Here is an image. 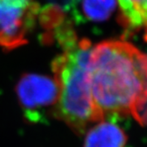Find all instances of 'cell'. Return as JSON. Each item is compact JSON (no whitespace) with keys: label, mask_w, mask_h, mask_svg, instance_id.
Instances as JSON below:
<instances>
[{"label":"cell","mask_w":147,"mask_h":147,"mask_svg":"<svg viewBox=\"0 0 147 147\" xmlns=\"http://www.w3.org/2000/svg\"><path fill=\"white\" fill-rule=\"evenodd\" d=\"M93 102L107 114L131 115L141 124L147 104V55L121 40L93 46L89 60Z\"/></svg>","instance_id":"cell-1"},{"label":"cell","mask_w":147,"mask_h":147,"mask_svg":"<svg viewBox=\"0 0 147 147\" xmlns=\"http://www.w3.org/2000/svg\"><path fill=\"white\" fill-rule=\"evenodd\" d=\"M58 40L63 52L51 63L53 78L59 87L53 115L75 133L82 135L90 123L105 120L90 91L89 60L92 45L90 40H78L72 28L59 33Z\"/></svg>","instance_id":"cell-2"},{"label":"cell","mask_w":147,"mask_h":147,"mask_svg":"<svg viewBox=\"0 0 147 147\" xmlns=\"http://www.w3.org/2000/svg\"><path fill=\"white\" fill-rule=\"evenodd\" d=\"M38 13L36 0H0V46L13 50L25 45Z\"/></svg>","instance_id":"cell-3"},{"label":"cell","mask_w":147,"mask_h":147,"mask_svg":"<svg viewBox=\"0 0 147 147\" xmlns=\"http://www.w3.org/2000/svg\"><path fill=\"white\" fill-rule=\"evenodd\" d=\"M16 93L26 117L29 121H37L40 111L54 108L59 98V87L54 78L28 74L18 82Z\"/></svg>","instance_id":"cell-4"},{"label":"cell","mask_w":147,"mask_h":147,"mask_svg":"<svg viewBox=\"0 0 147 147\" xmlns=\"http://www.w3.org/2000/svg\"><path fill=\"white\" fill-rule=\"evenodd\" d=\"M127 140V135L118 125L103 121L88 131L83 146L124 147Z\"/></svg>","instance_id":"cell-5"},{"label":"cell","mask_w":147,"mask_h":147,"mask_svg":"<svg viewBox=\"0 0 147 147\" xmlns=\"http://www.w3.org/2000/svg\"><path fill=\"white\" fill-rule=\"evenodd\" d=\"M121 23L129 28H144L147 39V0H118Z\"/></svg>","instance_id":"cell-6"},{"label":"cell","mask_w":147,"mask_h":147,"mask_svg":"<svg viewBox=\"0 0 147 147\" xmlns=\"http://www.w3.org/2000/svg\"><path fill=\"white\" fill-rule=\"evenodd\" d=\"M117 0H81L83 15L96 22L107 20L114 12Z\"/></svg>","instance_id":"cell-7"}]
</instances>
